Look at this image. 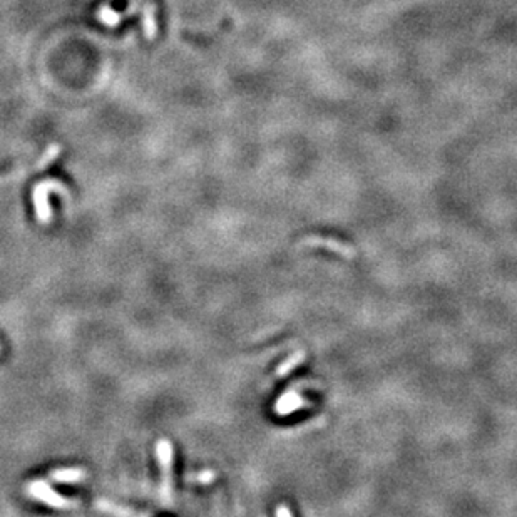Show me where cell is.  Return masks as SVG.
I'll list each match as a JSON object with an SVG mask.
<instances>
[{
  "instance_id": "obj_1",
  "label": "cell",
  "mask_w": 517,
  "mask_h": 517,
  "mask_svg": "<svg viewBox=\"0 0 517 517\" xmlns=\"http://www.w3.org/2000/svg\"><path fill=\"white\" fill-rule=\"evenodd\" d=\"M156 455L161 467V499L164 504H169L173 499V459L175 449L168 439H161L156 444Z\"/></svg>"
},
{
  "instance_id": "obj_2",
  "label": "cell",
  "mask_w": 517,
  "mask_h": 517,
  "mask_svg": "<svg viewBox=\"0 0 517 517\" xmlns=\"http://www.w3.org/2000/svg\"><path fill=\"white\" fill-rule=\"evenodd\" d=\"M54 191H58L59 195H67V187L62 186L55 180L40 181L39 185H36L34 190H32V203H34L36 208V216L42 221V223H47V221L53 218V211H50L49 205V195Z\"/></svg>"
},
{
  "instance_id": "obj_3",
  "label": "cell",
  "mask_w": 517,
  "mask_h": 517,
  "mask_svg": "<svg viewBox=\"0 0 517 517\" xmlns=\"http://www.w3.org/2000/svg\"><path fill=\"white\" fill-rule=\"evenodd\" d=\"M27 494L32 499L44 502L45 506L55 507V509H72V507H76V502L58 494L45 481H32L27 486Z\"/></svg>"
},
{
  "instance_id": "obj_4",
  "label": "cell",
  "mask_w": 517,
  "mask_h": 517,
  "mask_svg": "<svg viewBox=\"0 0 517 517\" xmlns=\"http://www.w3.org/2000/svg\"><path fill=\"white\" fill-rule=\"evenodd\" d=\"M50 479L59 484H74L81 482L86 479V471L79 467L72 469H55V471L50 474Z\"/></svg>"
},
{
  "instance_id": "obj_5",
  "label": "cell",
  "mask_w": 517,
  "mask_h": 517,
  "mask_svg": "<svg viewBox=\"0 0 517 517\" xmlns=\"http://www.w3.org/2000/svg\"><path fill=\"white\" fill-rule=\"evenodd\" d=\"M97 17L101 18L102 23H107V26H111V27L117 26V23H119V21H121L119 13L112 12L109 7H102L99 11V13H97Z\"/></svg>"
},
{
  "instance_id": "obj_6",
  "label": "cell",
  "mask_w": 517,
  "mask_h": 517,
  "mask_svg": "<svg viewBox=\"0 0 517 517\" xmlns=\"http://www.w3.org/2000/svg\"><path fill=\"white\" fill-rule=\"evenodd\" d=\"M59 153V146H50V148L49 149H47V153H45V158L44 159H42V161L39 163V169H42V168H44L45 166V164L47 163H49V161H53V159L55 158V154H58Z\"/></svg>"
},
{
  "instance_id": "obj_7",
  "label": "cell",
  "mask_w": 517,
  "mask_h": 517,
  "mask_svg": "<svg viewBox=\"0 0 517 517\" xmlns=\"http://www.w3.org/2000/svg\"><path fill=\"white\" fill-rule=\"evenodd\" d=\"M0 350H2V347H0Z\"/></svg>"
}]
</instances>
